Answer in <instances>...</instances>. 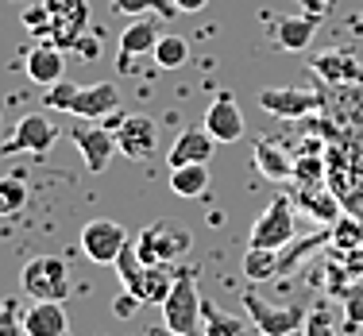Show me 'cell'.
Segmentation results:
<instances>
[{
	"mask_svg": "<svg viewBox=\"0 0 363 336\" xmlns=\"http://www.w3.org/2000/svg\"><path fill=\"white\" fill-rule=\"evenodd\" d=\"M170 189L186 201H197L205 197L209 189V162H186V167H174L170 170Z\"/></svg>",
	"mask_w": 363,
	"mask_h": 336,
	"instance_id": "ffe728a7",
	"label": "cell"
},
{
	"mask_svg": "<svg viewBox=\"0 0 363 336\" xmlns=\"http://www.w3.org/2000/svg\"><path fill=\"white\" fill-rule=\"evenodd\" d=\"M244 309H247L255 329L267 332V336H290V332L306 329V317H309L301 306H271V301H263L255 290L244 294Z\"/></svg>",
	"mask_w": 363,
	"mask_h": 336,
	"instance_id": "5b68a950",
	"label": "cell"
},
{
	"mask_svg": "<svg viewBox=\"0 0 363 336\" xmlns=\"http://www.w3.org/2000/svg\"><path fill=\"white\" fill-rule=\"evenodd\" d=\"M244 274L252 282H267L274 274H282V255L271 252V247H247L244 255Z\"/></svg>",
	"mask_w": 363,
	"mask_h": 336,
	"instance_id": "7402d4cb",
	"label": "cell"
},
{
	"mask_svg": "<svg viewBox=\"0 0 363 336\" xmlns=\"http://www.w3.org/2000/svg\"><path fill=\"white\" fill-rule=\"evenodd\" d=\"M124 244H128L124 224H116L108 217H97L82 228V252H85V259L97 263V267H116Z\"/></svg>",
	"mask_w": 363,
	"mask_h": 336,
	"instance_id": "52a82bcc",
	"label": "cell"
},
{
	"mask_svg": "<svg viewBox=\"0 0 363 336\" xmlns=\"http://www.w3.org/2000/svg\"><path fill=\"white\" fill-rule=\"evenodd\" d=\"M294 236H298V224H294L290 197H274V201L259 213V220L252 224L247 247H271V252H282Z\"/></svg>",
	"mask_w": 363,
	"mask_h": 336,
	"instance_id": "277c9868",
	"label": "cell"
},
{
	"mask_svg": "<svg viewBox=\"0 0 363 336\" xmlns=\"http://www.w3.org/2000/svg\"><path fill=\"white\" fill-rule=\"evenodd\" d=\"M333 244L340 247V252H356V247H363V228L356 220H340L333 228Z\"/></svg>",
	"mask_w": 363,
	"mask_h": 336,
	"instance_id": "f546056e",
	"label": "cell"
},
{
	"mask_svg": "<svg viewBox=\"0 0 363 336\" xmlns=\"http://www.w3.org/2000/svg\"><path fill=\"white\" fill-rule=\"evenodd\" d=\"M194 247V236H189L186 224L174 220H155L147 224L135 240V252H140L143 263H182Z\"/></svg>",
	"mask_w": 363,
	"mask_h": 336,
	"instance_id": "3957f363",
	"label": "cell"
},
{
	"mask_svg": "<svg viewBox=\"0 0 363 336\" xmlns=\"http://www.w3.org/2000/svg\"><path fill=\"white\" fill-rule=\"evenodd\" d=\"M325 105V93L317 89H294V85H282V89H263L259 93V108L271 112V116L282 120H301L309 112H317Z\"/></svg>",
	"mask_w": 363,
	"mask_h": 336,
	"instance_id": "30bf717a",
	"label": "cell"
},
{
	"mask_svg": "<svg viewBox=\"0 0 363 336\" xmlns=\"http://www.w3.org/2000/svg\"><path fill=\"white\" fill-rule=\"evenodd\" d=\"M189 58V43L182 35H162L155 43V66L159 70H178V66H186Z\"/></svg>",
	"mask_w": 363,
	"mask_h": 336,
	"instance_id": "cb8c5ba5",
	"label": "cell"
},
{
	"mask_svg": "<svg viewBox=\"0 0 363 336\" xmlns=\"http://www.w3.org/2000/svg\"><path fill=\"white\" fill-rule=\"evenodd\" d=\"M77 89H82V85H74V82H66V77H62V82L47 85V97H43V105H47V108H58V112H70Z\"/></svg>",
	"mask_w": 363,
	"mask_h": 336,
	"instance_id": "83f0119b",
	"label": "cell"
},
{
	"mask_svg": "<svg viewBox=\"0 0 363 336\" xmlns=\"http://www.w3.org/2000/svg\"><path fill=\"white\" fill-rule=\"evenodd\" d=\"M213 151H217V140L205 132V124L201 128H186V132L174 140L170 155H167V167L174 170V167H186V162H209Z\"/></svg>",
	"mask_w": 363,
	"mask_h": 336,
	"instance_id": "d6986e66",
	"label": "cell"
},
{
	"mask_svg": "<svg viewBox=\"0 0 363 336\" xmlns=\"http://www.w3.org/2000/svg\"><path fill=\"white\" fill-rule=\"evenodd\" d=\"M74 50H77V55H85V58H97V43H93V39H82Z\"/></svg>",
	"mask_w": 363,
	"mask_h": 336,
	"instance_id": "d590c367",
	"label": "cell"
},
{
	"mask_svg": "<svg viewBox=\"0 0 363 336\" xmlns=\"http://www.w3.org/2000/svg\"><path fill=\"white\" fill-rule=\"evenodd\" d=\"M205 132H209L217 143H240L244 140L247 124H244V112H240L232 93H220V97L205 108Z\"/></svg>",
	"mask_w": 363,
	"mask_h": 336,
	"instance_id": "8fae6325",
	"label": "cell"
},
{
	"mask_svg": "<svg viewBox=\"0 0 363 336\" xmlns=\"http://www.w3.org/2000/svg\"><path fill=\"white\" fill-rule=\"evenodd\" d=\"M50 4V35L43 43H55L62 50H74L89 28V0H47Z\"/></svg>",
	"mask_w": 363,
	"mask_h": 336,
	"instance_id": "8992f818",
	"label": "cell"
},
{
	"mask_svg": "<svg viewBox=\"0 0 363 336\" xmlns=\"http://www.w3.org/2000/svg\"><path fill=\"white\" fill-rule=\"evenodd\" d=\"M116 147L128 159H151L155 147H159V128H155L151 116H124L116 128Z\"/></svg>",
	"mask_w": 363,
	"mask_h": 336,
	"instance_id": "7c38bea8",
	"label": "cell"
},
{
	"mask_svg": "<svg viewBox=\"0 0 363 336\" xmlns=\"http://www.w3.org/2000/svg\"><path fill=\"white\" fill-rule=\"evenodd\" d=\"M23 336H70L62 301H31L23 309Z\"/></svg>",
	"mask_w": 363,
	"mask_h": 336,
	"instance_id": "ac0fdd59",
	"label": "cell"
},
{
	"mask_svg": "<svg viewBox=\"0 0 363 336\" xmlns=\"http://www.w3.org/2000/svg\"><path fill=\"white\" fill-rule=\"evenodd\" d=\"M301 336H336L333 321H328V313H325L321 306H317L313 313L306 317V329H301Z\"/></svg>",
	"mask_w": 363,
	"mask_h": 336,
	"instance_id": "1f68e13d",
	"label": "cell"
},
{
	"mask_svg": "<svg viewBox=\"0 0 363 336\" xmlns=\"http://www.w3.org/2000/svg\"><path fill=\"white\" fill-rule=\"evenodd\" d=\"M58 140V128L50 116H43V112H28V116L16 124V132L4 140V147L0 155H20V151H31V155H47L55 147Z\"/></svg>",
	"mask_w": 363,
	"mask_h": 336,
	"instance_id": "ba28073f",
	"label": "cell"
},
{
	"mask_svg": "<svg viewBox=\"0 0 363 336\" xmlns=\"http://www.w3.org/2000/svg\"><path fill=\"white\" fill-rule=\"evenodd\" d=\"M344 321H348L352 329L363 325V286H352L348 294H344Z\"/></svg>",
	"mask_w": 363,
	"mask_h": 336,
	"instance_id": "4dcf8cb0",
	"label": "cell"
},
{
	"mask_svg": "<svg viewBox=\"0 0 363 336\" xmlns=\"http://www.w3.org/2000/svg\"><path fill=\"white\" fill-rule=\"evenodd\" d=\"M23 28H28V35H35V39L50 35V4H47V0L23 8Z\"/></svg>",
	"mask_w": 363,
	"mask_h": 336,
	"instance_id": "4316f807",
	"label": "cell"
},
{
	"mask_svg": "<svg viewBox=\"0 0 363 336\" xmlns=\"http://www.w3.org/2000/svg\"><path fill=\"white\" fill-rule=\"evenodd\" d=\"M140 306H143V301L135 298V294H128V290H124V294H116V301H112V313H116V317H132Z\"/></svg>",
	"mask_w": 363,
	"mask_h": 336,
	"instance_id": "d6a6232c",
	"label": "cell"
},
{
	"mask_svg": "<svg viewBox=\"0 0 363 336\" xmlns=\"http://www.w3.org/2000/svg\"><path fill=\"white\" fill-rule=\"evenodd\" d=\"M255 167L263 170L267 178H274V182H282V178L294 174V159L279 147V143H255Z\"/></svg>",
	"mask_w": 363,
	"mask_h": 336,
	"instance_id": "44dd1931",
	"label": "cell"
},
{
	"mask_svg": "<svg viewBox=\"0 0 363 336\" xmlns=\"http://www.w3.org/2000/svg\"><path fill=\"white\" fill-rule=\"evenodd\" d=\"M112 12L120 16H132V20H140V16L155 12V16H174V0H112Z\"/></svg>",
	"mask_w": 363,
	"mask_h": 336,
	"instance_id": "484cf974",
	"label": "cell"
},
{
	"mask_svg": "<svg viewBox=\"0 0 363 336\" xmlns=\"http://www.w3.org/2000/svg\"><path fill=\"white\" fill-rule=\"evenodd\" d=\"M201 317H205L201 336H244V321H240V317L224 313L220 306H213V301H205V298H201Z\"/></svg>",
	"mask_w": 363,
	"mask_h": 336,
	"instance_id": "603a6c76",
	"label": "cell"
},
{
	"mask_svg": "<svg viewBox=\"0 0 363 336\" xmlns=\"http://www.w3.org/2000/svg\"><path fill=\"white\" fill-rule=\"evenodd\" d=\"M151 336H182V332H174L170 325H159V329H151Z\"/></svg>",
	"mask_w": 363,
	"mask_h": 336,
	"instance_id": "8d00e7d4",
	"label": "cell"
},
{
	"mask_svg": "<svg viewBox=\"0 0 363 336\" xmlns=\"http://www.w3.org/2000/svg\"><path fill=\"white\" fill-rule=\"evenodd\" d=\"M23 70H28V77L35 85H55V82H62V74H66V50L62 47H55V43H35V47L28 50V58H23Z\"/></svg>",
	"mask_w": 363,
	"mask_h": 336,
	"instance_id": "2e32d148",
	"label": "cell"
},
{
	"mask_svg": "<svg viewBox=\"0 0 363 336\" xmlns=\"http://www.w3.org/2000/svg\"><path fill=\"white\" fill-rule=\"evenodd\" d=\"M209 4V0H174V8L182 16H194V12H201V8Z\"/></svg>",
	"mask_w": 363,
	"mask_h": 336,
	"instance_id": "e575fe53",
	"label": "cell"
},
{
	"mask_svg": "<svg viewBox=\"0 0 363 336\" xmlns=\"http://www.w3.org/2000/svg\"><path fill=\"white\" fill-rule=\"evenodd\" d=\"M317 28H321V20L309 12H298V16H274L271 23H267V39H271L274 50H286V55H301V50L313 43Z\"/></svg>",
	"mask_w": 363,
	"mask_h": 336,
	"instance_id": "9c48e42d",
	"label": "cell"
},
{
	"mask_svg": "<svg viewBox=\"0 0 363 336\" xmlns=\"http://www.w3.org/2000/svg\"><path fill=\"white\" fill-rule=\"evenodd\" d=\"M74 147H77V155L85 159V167H89L93 174L108 170V159L120 151L116 147V132H108V128H77Z\"/></svg>",
	"mask_w": 363,
	"mask_h": 336,
	"instance_id": "9a60e30c",
	"label": "cell"
},
{
	"mask_svg": "<svg viewBox=\"0 0 363 336\" xmlns=\"http://www.w3.org/2000/svg\"><path fill=\"white\" fill-rule=\"evenodd\" d=\"M309 66L328 85H363V62L352 50H325V55H313Z\"/></svg>",
	"mask_w": 363,
	"mask_h": 336,
	"instance_id": "5bb4252c",
	"label": "cell"
},
{
	"mask_svg": "<svg viewBox=\"0 0 363 336\" xmlns=\"http://www.w3.org/2000/svg\"><path fill=\"white\" fill-rule=\"evenodd\" d=\"M0 336H23V309L12 298L0 301Z\"/></svg>",
	"mask_w": 363,
	"mask_h": 336,
	"instance_id": "f1b7e54d",
	"label": "cell"
},
{
	"mask_svg": "<svg viewBox=\"0 0 363 336\" xmlns=\"http://www.w3.org/2000/svg\"><path fill=\"white\" fill-rule=\"evenodd\" d=\"M162 325H170L182 336H201V294H197V271L194 267H182L178 263V279L174 290L162 301Z\"/></svg>",
	"mask_w": 363,
	"mask_h": 336,
	"instance_id": "6da1fadb",
	"label": "cell"
},
{
	"mask_svg": "<svg viewBox=\"0 0 363 336\" xmlns=\"http://www.w3.org/2000/svg\"><path fill=\"white\" fill-rule=\"evenodd\" d=\"M20 290L31 301H66L70 298V267L58 255H35L20 271Z\"/></svg>",
	"mask_w": 363,
	"mask_h": 336,
	"instance_id": "7a4b0ae2",
	"label": "cell"
},
{
	"mask_svg": "<svg viewBox=\"0 0 363 336\" xmlns=\"http://www.w3.org/2000/svg\"><path fill=\"white\" fill-rule=\"evenodd\" d=\"M23 205H28V186H23V178H16V174L0 178V217H16Z\"/></svg>",
	"mask_w": 363,
	"mask_h": 336,
	"instance_id": "d4e9b609",
	"label": "cell"
},
{
	"mask_svg": "<svg viewBox=\"0 0 363 336\" xmlns=\"http://www.w3.org/2000/svg\"><path fill=\"white\" fill-rule=\"evenodd\" d=\"M162 35H159V23L155 20H132L124 28V35H120V55H116V70L120 74H128L132 70V62L140 55H155V43H159Z\"/></svg>",
	"mask_w": 363,
	"mask_h": 336,
	"instance_id": "4fadbf2b",
	"label": "cell"
},
{
	"mask_svg": "<svg viewBox=\"0 0 363 336\" xmlns=\"http://www.w3.org/2000/svg\"><path fill=\"white\" fill-rule=\"evenodd\" d=\"M120 108V89L112 82H97V85H82L74 97L70 112L82 120H105Z\"/></svg>",
	"mask_w": 363,
	"mask_h": 336,
	"instance_id": "e0dca14e",
	"label": "cell"
},
{
	"mask_svg": "<svg viewBox=\"0 0 363 336\" xmlns=\"http://www.w3.org/2000/svg\"><path fill=\"white\" fill-rule=\"evenodd\" d=\"M333 8V0H301V12L317 16V20H325V12Z\"/></svg>",
	"mask_w": 363,
	"mask_h": 336,
	"instance_id": "836d02e7",
	"label": "cell"
},
{
	"mask_svg": "<svg viewBox=\"0 0 363 336\" xmlns=\"http://www.w3.org/2000/svg\"><path fill=\"white\" fill-rule=\"evenodd\" d=\"M255 336H267V332H259V329H255Z\"/></svg>",
	"mask_w": 363,
	"mask_h": 336,
	"instance_id": "74e56055",
	"label": "cell"
}]
</instances>
